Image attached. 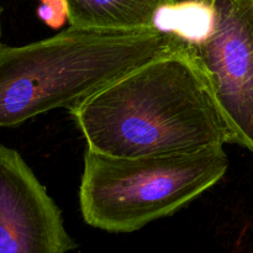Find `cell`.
Instances as JSON below:
<instances>
[{"label":"cell","mask_w":253,"mask_h":253,"mask_svg":"<svg viewBox=\"0 0 253 253\" xmlns=\"http://www.w3.org/2000/svg\"><path fill=\"white\" fill-rule=\"evenodd\" d=\"M86 148L119 157L236 145L209 79L184 41L68 109Z\"/></svg>","instance_id":"6da1fadb"},{"label":"cell","mask_w":253,"mask_h":253,"mask_svg":"<svg viewBox=\"0 0 253 253\" xmlns=\"http://www.w3.org/2000/svg\"><path fill=\"white\" fill-rule=\"evenodd\" d=\"M182 41L157 27L69 25L41 41L0 47V127L69 109Z\"/></svg>","instance_id":"7a4b0ae2"},{"label":"cell","mask_w":253,"mask_h":253,"mask_svg":"<svg viewBox=\"0 0 253 253\" xmlns=\"http://www.w3.org/2000/svg\"><path fill=\"white\" fill-rule=\"evenodd\" d=\"M211 22L212 6L209 0H178L158 12L155 27L193 43L207 36Z\"/></svg>","instance_id":"52a82bcc"},{"label":"cell","mask_w":253,"mask_h":253,"mask_svg":"<svg viewBox=\"0 0 253 253\" xmlns=\"http://www.w3.org/2000/svg\"><path fill=\"white\" fill-rule=\"evenodd\" d=\"M68 24L99 29L155 27L163 7L178 0H64Z\"/></svg>","instance_id":"8992f818"},{"label":"cell","mask_w":253,"mask_h":253,"mask_svg":"<svg viewBox=\"0 0 253 253\" xmlns=\"http://www.w3.org/2000/svg\"><path fill=\"white\" fill-rule=\"evenodd\" d=\"M78 249L62 212L24 158L0 145V253H64Z\"/></svg>","instance_id":"5b68a950"},{"label":"cell","mask_w":253,"mask_h":253,"mask_svg":"<svg viewBox=\"0 0 253 253\" xmlns=\"http://www.w3.org/2000/svg\"><path fill=\"white\" fill-rule=\"evenodd\" d=\"M224 147L193 153L119 157L86 148L79 187L84 221L130 234L174 214L226 174Z\"/></svg>","instance_id":"3957f363"},{"label":"cell","mask_w":253,"mask_h":253,"mask_svg":"<svg viewBox=\"0 0 253 253\" xmlns=\"http://www.w3.org/2000/svg\"><path fill=\"white\" fill-rule=\"evenodd\" d=\"M207 36L187 43L209 79L236 145L253 153V0H209Z\"/></svg>","instance_id":"277c9868"},{"label":"cell","mask_w":253,"mask_h":253,"mask_svg":"<svg viewBox=\"0 0 253 253\" xmlns=\"http://www.w3.org/2000/svg\"><path fill=\"white\" fill-rule=\"evenodd\" d=\"M37 15L44 24L57 29L68 21V7L64 0H40Z\"/></svg>","instance_id":"ba28073f"},{"label":"cell","mask_w":253,"mask_h":253,"mask_svg":"<svg viewBox=\"0 0 253 253\" xmlns=\"http://www.w3.org/2000/svg\"><path fill=\"white\" fill-rule=\"evenodd\" d=\"M0 35H1V30H0Z\"/></svg>","instance_id":"9c48e42d"}]
</instances>
